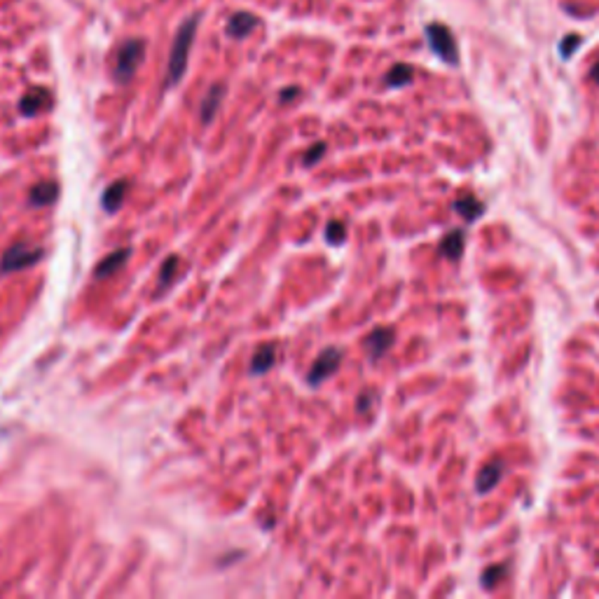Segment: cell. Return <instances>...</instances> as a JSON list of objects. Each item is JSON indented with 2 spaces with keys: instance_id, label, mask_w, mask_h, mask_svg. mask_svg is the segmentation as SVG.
<instances>
[{
  "instance_id": "cell-1",
  "label": "cell",
  "mask_w": 599,
  "mask_h": 599,
  "mask_svg": "<svg viewBox=\"0 0 599 599\" xmlns=\"http://www.w3.org/2000/svg\"><path fill=\"white\" fill-rule=\"evenodd\" d=\"M197 24H199V16H190V19L183 21V26L178 29V33H176L173 47H171V56H168L166 87H173V84H178L181 78L185 75V69H188L190 47H192V40H195V33H197Z\"/></svg>"
},
{
  "instance_id": "cell-2",
  "label": "cell",
  "mask_w": 599,
  "mask_h": 599,
  "mask_svg": "<svg viewBox=\"0 0 599 599\" xmlns=\"http://www.w3.org/2000/svg\"><path fill=\"white\" fill-rule=\"evenodd\" d=\"M426 40H428V47H431V52L445 61L447 66H457L459 64V47H457V40H454V33L445 26L441 21H433L426 26Z\"/></svg>"
},
{
  "instance_id": "cell-3",
  "label": "cell",
  "mask_w": 599,
  "mask_h": 599,
  "mask_svg": "<svg viewBox=\"0 0 599 599\" xmlns=\"http://www.w3.org/2000/svg\"><path fill=\"white\" fill-rule=\"evenodd\" d=\"M143 54H146V42L139 40V38L124 40L122 47L117 49V56H115V80L117 82H129L139 71V66L143 61Z\"/></svg>"
},
{
  "instance_id": "cell-4",
  "label": "cell",
  "mask_w": 599,
  "mask_h": 599,
  "mask_svg": "<svg viewBox=\"0 0 599 599\" xmlns=\"http://www.w3.org/2000/svg\"><path fill=\"white\" fill-rule=\"evenodd\" d=\"M40 258H42V248H36V246H31V243L19 241L3 253V258H0V272L3 274L19 272V269L36 265Z\"/></svg>"
},
{
  "instance_id": "cell-5",
  "label": "cell",
  "mask_w": 599,
  "mask_h": 599,
  "mask_svg": "<svg viewBox=\"0 0 599 599\" xmlns=\"http://www.w3.org/2000/svg\"><path fill=\"white\" fill-rule=\"evenodd\" d=\"M340 363H342V351L337 349V347H331V349L321 351V356L314 361V366L309 368L307 382H309L311 386H318L321 382H326L328 377L337 373Z\"/></svg>"
},
{
  "instance_id": "cell-6",
  "label": "cell",
  "mask_w": 599,
  "mask_h": 599,
  "mask_svg": "<svg viewBox=\"0 0 599 599\" xmlns=\"http://www.w3.org/2000/svg\"><path fill=\"white\" fill-rule=\"evenodd\" d=\"M49 106H52V94L45 87H31L19 101L21 115H38L42 111H47Z\"/></svg>"
},
{
  "instance_id": "cell-7",
  "label": "cell",
  "mask_w": 599,
  "mask_h": 599,
  "mask_svg": "<svg viewBox=\"0 0 599 599\" xmlns=\"http://www.w3.org/2000/svg\"><path fill=\"white\" fill-rule=\"evenodd\" d=\"M393 340H396V335H393L391 328H375V331L366 337V351H368V356L373 358V361L382 358L384 353L393 347Z\"/></svg>"
},
{
  "instance_id": "cell-8",
  "label": "cell",
  "mask_w": 599,
  "mask_h": 599,
  "mask_svg": "<svg viewBox=\"0 0 599 599\" xmlns=\"http://www.w3.org/2000/svg\"><path fill=\"white\" fill-rule=\"evenodd\" d=\"M129 256H131V248H117V251H113L111 256H106L99 263L94 276H96V279H108V276H113L115 272H120V269L124 267L126 258H129Z\"/></svg>"
},
{
  "instance_id": "cell-9",
  "label": "cell",
  "mask_w": 599,
  "mask_h": 599,
  "mask_svg": "<svg viewBox=\"0 0 599 599\" xmlns=\"http://www.w3.org/2000/svg\"><path fill=\"white\" fill-rule=\"evenodd\" d=\"M223 99H225V87H223V84H213V87L206 91V96H204V101H201V106H199L201 122L208 124L211 120H213L216 113H218V108H221V104H223Z\"/></svg>"
},
{
  "instance_id": "cell-10",
  "label": "cell",
  "mask_w": 599,
  "mask_h": 599,
  "mask_svg": "<svg viewBox=\"0 0 599 599\" xmlns=\"http://www.w3.org/2000/svg\"><path fill=\"white\" fill-rule=\"evenodd\" d=\"M501 475H503V463H501L499 459L489 461L487 466L478 473V480H475V489H478V494H487L489 489L496 487V483H499V480H501Z\"/></svg>"
},
{
  "instance_id": "cell-11",
  "label": "cell",
  "mask_w": 599,
  "mask_h": 599,
  "mask_svg": "<svg viewBox=\"0 0 599 599\" xmlns=\"http://www.w3.org/2000/svg\"><path fill=\"white\" fill-rule=\"evenodd\" d=\"M454 211H457L463 221L473 223V221H478V218L485 213V204L478 197L470 195V192H466V195H461L457 201H454Z\"/></svg>"
},
{
  "instance_id": "cell-12",
  "label": "cell",
  "mask_w": 599,
  "mask_h": 599,
  "mask_svg": "<svg viewBox=\"0 0 599 599\" xmlns=\"http://www.w3.org/2000/svg\"><path fill=\"white\" fill-rule=\"evenodd\" d=\"M274 361H276V347L274 344H263V347H258L256 353H253L251 373L253 375H265L267 370L274 366Z\"/></svg>"
},
{
  "instance_id": "cell-13",
  "label": "cell",
  "mask_w": 599,
  "mask_h": 599,
  "mask_svg": "<svg viewBox=\"0 0 599 599\" xmlns=\"http://www.w3.org/2000/svg\"><path fill=\"white\" fill-rule=\"evenodd\" d=\"M258 19L248 12H237L232 16L230 21H227V33H230L232 38H246L248 33L256 29Z\"/></svg>"
},
{
  "instance_id": "cell-14",
  "label": "cell",
  "mask_w": 599,
  "mask_h": 599,
  "mask_svg": "<svg viewBox=\"0 0 599 599\" xmlns=\"http://www.w3.org/2000/svg\"><path fill=\"white\" fill-rule=\"evenodd\" d=\"M56 197H59L56 183H38L36 188H31L29 204L31 206H49L52 201H56Z\"/></svg>"
},
{
  "instance_id": "cell-15",
  "label": "cell",
  "mask_w": 599,
  "mask_h": 599,
  "mask_svg": "<svg viewBox=\"0 0 599 599\" xmlns=\"http://www.w3.org/2000/svg\"><path fill=\"white\" fill-rule=\"evenodd\" d=\"M126 181H115L111 188H108L104 192V197H101V204H104V208L108 211V213H115L117 208L122 206V199L126 195Z\"/></svg>"
},
{
  "instance_id": "cell-16",
  "label": "cell",
  "mask_w": 599,
  "mask_h": 599,
  "mask_svg": "<svg viewBox=\"0 0 599 599\" xmlns=\"http://www.w3.org/2000/svg\"><path fill=\"white\" fill-rule=\"evenodd\" d=\"M441 253L450 260H459L463 253V232L452 230L450 234H445L441 241Z\"/></svg>"
},
{
  "instance_id": "cell-17",
  "label": "cell",
  "mask_w": 599,
  "mask_h": 599,
  "mask_svg": "<svg viewBox=\"0 0 599 599\" xmlns=\"http://www.w3.org/2000/svg\"><path fill=\"white\" fill-rule=\"evenodd\" d=\"M412 78H415V71H412V66L396 64L393 69L386 73L384 82H386V87H396V89H398V87H405V84H410Z\"/></svg>"
},
{
  "instance_id": "cell-18",
  "label": "cell",
  "mask_w": 599,
  "mask_h": 599,
  "mask_svg": "<svg viewBox=\"0 0 599 599\" xmlns=\"http://www.w3.org/2000/svg\"><path fill=\"white\" fill-rule=\"evenodd\" d=\"M178 265H181V260L176 258V256H171V258H166V263L162 265V272H159V291H164L168 283L173 281V276H176V272H178Z\"/></svg>"
},
{
  "instance_id": "cell-19",
  "label": "cell",
  "mask_w": 599,
  "mask_h": 599,
  "mask_svg": "<svg viewBox=\"0 0 599 599\" xmlns=\"http://www.w3.org/2000/svg\"><path fill=\"white\" fill-rule=\"evenodd\" d=\"M503 573H505V564H496V567H487L483 571V576H480V583H483V588L487 590H492L496 588V583L503 578Z\"/></svg>"
},
{
  "instance_id": "cell-20",
  "label": "cell",
  "mask_w": 599,
  "mask_h": 599,
  "mask_svg": "<svg viewBox=\"0 0 599 599\" xmlns=\"http://www.w3.org/2000/svg\"><path fill=\"white\" fill-rule=\"evenodd\" d=\"M326 239H328V243H333V246H337V243H342L344 239H347V227H344V223H340V221L328 223Z\"/></svg>"
},
{
  "instance_id": "cell-21",
  "label": "cell",
  "mask_w": 599,
  "mask_h": 599,
  "mask_svg": "<svg viewBox=\"0 0 599 599\" xmlns=\"http://www.w3.org/2000/svg\"><path fill=\"white\" fill-rule=\"evenodd\" d=\"M580 42H583V38H580L578 33H569L567 38H562V42H560V54H562V59H571V54L580 47Z\"/></svg>"
},
{
  "instance_id": "cell-22",
  "label": "cell",
  "mask_w": 599,
  "mask_h": 599,
  "mask_svg": "<svg viewBox=\"0 0 599 599\" xmlns=\"http://www.w3.org/2000/svg\"><path fill=\"white\" fill-rule=\"evenodd\" d=\"M323 155H326V143H314V146L309 148V153L305 155V159H302V162H305L307 166H311V164H316Z\"/></svg>"
},
{
  "instance_id": "cell-23",
  "label": "cell",
  "mask_w": 599,
  "mask_h": 599,
  "mask_svg": "<svg viewBox=\"0 0 599 599\" xmlns=\"http://www.w3.org/2000/svg\"><path fill=\"white\" fill-rule=\"evenodd\" d=\"M373 401H375V396H373V393H363L361 398H358V405H356L358 412H368L370 403H373Z\"/></svg>"
},
{
  "instance_id": "cell-24",
  "label": "cell",
  "mask_w": 599,
  "mask_h": 599,
  "mask_svg": "<svg viewBox=\"0 0 599 599\" xmlns=\"http://www.w3.org/2000/svg\"><path fill=\"white\" fill-rule=\"evenodd\" d=\"M590 78H593V80H595V82L599 84V61H597V64L593 66V71H590Z\"/></svg>"
},
{
  "instance_id": "cell-25",
  "label": "cell",
  "mask_w": 599,
  "mask_h": 599,
  "mask_svg": "<svg viewBox=\"0 0 599 599\" xmlns=\"http://www.w3.org/2000/svg\"><path fill=\"white\" fill-rule=\"evenodd\" d=\"M295 94H298V89H286L281 99H283V101H288V99H293Z\"/></svg>"
}]
</instances>
